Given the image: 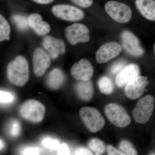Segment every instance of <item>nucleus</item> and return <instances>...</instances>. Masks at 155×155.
Masks as SVG:
<instances>
[{"instance_id":"obj_7","label":"nucleus","mask_w":155,"mask_h":155,"mask_svg":"<svg viewBox=\"0 0 155 155\" xmlns=\"http://www.w3.org/2000/svg\"><path fill=\"white\" fill-rule=\"evenodd\" d=\"M65 33L68 41L73 45L78 43L87 42L90 39L88 28L81 23H74L67 26Z\"/></svg>"},{"instance_id":"obj_16","label":"nucleus","mask_w":155,"mask_h":155,"mask_svg":"<svg viewBox=\"0 0 155 155\" xmlns=\"http://www.w3.org/2000/svg\"><path fill=\"white\" fill-rule=\"evenodd\" d=\"M29 27L39 35L47 34L51 31V26L45 21H43L42 17L37 13L31 14L28 17Z\"/></svg>"},{"instance_id":"obj_6","label":"nucleus","mask_w":155,"mask_h":155,"mask_svg":"<svg viewBox=\"0 0 155 155\" xmlns=\"http://www.w3.org/2000/svg\"><path fill=\"white\" fill-rule=\"evenodd\" d=\"M105 113L109 121L115 126L125 127L130 124V117L125 109L116 104H110L105 108Z\"/></svg>"},{"instance_id":"obj_29","label":"nucleus","mask_w":155,"mask_h":155,"mask_svg":"<svg viewBox=\"0 0 155 155\" xmlns=\"http://www.w3.org/2000/svg\"><path fill=\"white\" fill-rule=\"evenodd\" d=\"M75 5L81 8H89L92 5L94 0H71Z\"/></svg>"},{"instance_id":"obj_35","label":"nucleus","mask_w":155,"mask_h":155,"mask_svg":"<svg viewBox=\"0 0 155 155\" xmlns=\"http://www.w3.org/2000/svg\"><path fill=\"white\" fill-rule=\"evenodd\" d=\"M5 146V143H4V142L2 140H0V148H1V150Z\"/></svg>"},{"instance_id":"obj_8","label":"nucleus","mask_w":155,"mask_h":155,"mask_svg":"<svg viewBox=\"0 0 155 155\" xmlns=\"http://www.w3.org/2000/svg\"><path fill=\"white\" fill-rule=\"evenodd\" d=\"M52 12L55 17L66 21H79L84 16V13L81 9L66 4H59L53 6Z\"/></svg>"},{"instance_id":"obj_5","label":"nucleus","mask_w":155,"mask_h":155,"mask_svg":"<svg viewBox=\"0 0 155 155\" xmlns=\"http://www.w3.org/2000/svg\"><path fill=\"white\" fill-rule=\"evenodd\" d=\"M154 107V98L147 95L139 101L134 109L132 114L134 120L138 123L144 124L150 118Z\"/></svg>"},{"instance_id":"obj_25","label":"nucleus","mask_w":155,"mask_h":155,"mask_svg":"<svg viewBox=\"0 0 155 155\" xmlns=\"http://www.w3.org/2000/svg\"><path fill=\"white\" fill-rule=\"evenodd\" d=\"M15 100V95L8 91L1 90L0 91V102L1 104H8L14 102Z\"/></svg>"},{"instance_id":"obj_34","label":"nucleus","mask_w":155,"mask_h":155,"mask_svg":"<svg viewBox=\"0 0 155 155\" xmlns=\"http://www.w3.org/2000/svg\"><path fill=\"white\" fill-rule=\"evenodd\" d=\"M35 2L40 5H48L54 2V0H32Z\"/></svg>"},{"instance_id":"obj_1","label":"nucleus","mask_w":155,"mask_h":155,"mask_svg":"<svg viewBox=\"0 0 155 155\" xmlns=\"http://www.w3.org/2000/svg\"><path fill=\"white\" fill-rule=\"evenodd\" d=\"M8 78L9 81L16 86L21 87L27 82L29 78V69L27 60L19 56L8 65Z\"/></svg>"},{"instance_id":"obj_27","label":"nucleus","mask_w":155,"mask_h":155,"mask_svg":"<svg viewBox=\"0 0 155 155\" xmlns=\"http://www.w3.org/2000/svg\"><path fill=\"white\" fill-rule=\"evenodd\" d=\"M125 63L123 61H119L112 65L110 69V72L113 75L118 74L125 67Z\"/></svg>"},{"instance_id":"obj_2","label":"nucleus","mask_w":155,"mask_h":155,"mask_svg":"<svg viewBox=\"0 0 155 155\" xmlns=\"http://www.w3.org/2000/svg\"><path fill=\"white\" fill-rule=\"evenodd\" d=\"M104 9L108 15L118 23H127L132 17V11L130 7L118 1H108L105 5Z\"/></svg>"},{"instance_id":"obj_17","label":"nucleus","mask_w":155,"mask_h":155,"mask_svg":"<svg viewBox=\"0 0 155 155\" xmlns=\"http://www.w3.org/2000/svg\"><path fill=\"white\" fill-rule=\"evenodd\" d=\"M139 12L146 19L155 21V0H135Z\"/></svg>"},{"instance_id":"obj_12","label":"nucleus","mask_w":155,"mask_h":155,"mask_svg":"<svg viewBox=\"0 0 155 155\" xmlns=\"http://www.w3.org/2000/svg\"><path fill=\"white\" fill-rule=\"evenodd\" d=\"M93 67L90 62L83 59L75 63L71 69V74L73 78L79 81H89L93 75Z\"/></svg>"},{"instance_id":"obj_31","label":"nucleus","mask_w":155,"mask_h":155,"mask_svg":"<svg viewBox=\"0 0 155 155\" xmlns=\"http://www.w3.org/2000/svg\"><path fill=\"white\" fill-rule=\"evenodd\" d=\"M58 155L70 154V151L68 146L65 143L60 145L58 150Z\"/></svg>"},{"instance_id":"obj_26","label":"nucleus","mask_w":155,"mask_h":155,"mask_svg":"<svg viewBox=\"0 0 155 155\" xmlns=\"http://www.w3.org/2000/svg\"><path fill=\"white\" fill-rule=\"evenodd\" d=\"M41 143L45 147L51 150H58L61 145L57 140L50 137H46L43 139Z\"/></svg>"},{"instance_id":"obj_28","label":"nucleus","mask_w":155,"mask_h":155,"mask_svg":"<svg viewBox=\"0 0 155 155\" xmlns=\"http://www.w3.org/2000/svg\"><path fill=\"white\" fill-rule=\"evenodd\" d=\"M21 126L20 123L17 120H14L11 123L10 129V134L12 137H16L20 134Z\"/></svg>"},{"instance_id":"obj_30","label":"nucleus","mask_w":155,"mask_h":155,"mask_svg":"<svg viewBox=\"0 0 155 155\" xmlns=\"http://www.w3.org/2000/svg\"><path fill=\"white\" fill-rule=\"evenodd\" d=\"M39 153L40 149L37 147H26L22 152L23 155H38Z\"/></svg>"},{"instance_id":"obj_24","label":"nucleus","mask_w":155,"mask_h":155,"mask_svg":"<svg viewBox=\"0 0 155 155\" xmlns=\"http://www.w3.org/2000/svg\"><path fill=\"white\" fill-rule=\"evenodd\" d=\"M119 149L125 155H135L137 154L132 144L127 140H122L119 144Z\"/></svg>"},{"instance_id":"obj_11","label":"nucleus","mask_w":155,"mask_h":155,"mask_svg":"<svg viewBox=\"0 0 155 155\" xmlns=\"http://www.w3.org/2000/svg\"><path fill=\"white\" fill-rule=\"evenodd\" d=\"M32 62L34 72L38 77L42 76L51 66L49 55L41 48H37L35 51Z\"/></svg>"},{"instance_id":"obj_9","label":"nucleus","mask_w":155,"mask_h":155,"mask_svg":"<svg viewBox=\"0 0 155 155\" xmlns=\"http://www.w3.org/2000/svg\"><path fill=\"white\" fill-rule=\"evenodd\" d=\"M121 39L123 48L127 54L134 57H140L144 54V50L139 40L132 32L124 31L121 34Z\"/></svg>"},{"instance_id":"obj_18","label":"nucleus","mask_w":155,"mask_h":155,"mask_svg":"<svg viewBox=\"0 0 155 155\" xmlns=\"http://www.w3.org/2000/svg\"><path fill=\"white\" fill-rule=\"evenodd\" d=\"M75 89L78 97L85 101H90L93 95V86L90 80L78 81L75 85Z\"/></svg>"},{"instance_id":"obj_3","label":"nucleus","mask_w":155,"mask_h":155,"mask_svg":"<svg viewBox=\"0 0 155 155\" xmlns=\"http://www.w3.org/2000/svg\"><path fill=\"white\" fill-rule=\"evenodd\" d=\"M45 112V106L35 100L26 101L19 110V114L22 118L34 123L41 122L44 117Z\"/></svg>"},{"instance_id":"obj_15","label":"nucleus","mask_w":155,"mask_h":155,"mask_svg":"<svg viewBox=\"0 0 155 155\" xmlns=\"http://www.w3.org/2000/svg\"><path fill=\"white\" fill-rule=\"evenodd\" d=\"M139 75L140 69L138 65L133 64H129L125 66L116 75V85L120 87L125 86Z\"/></svg>"},{"instance_id":"obj_32","label":"nucleus","mask_w":155,"mask_h":155,"mask_svg":"<svg viewBox=\"0 0 155 155\" xmlns=\"http://www.w3.org/2000/svg\"><path fill=\"white\" fill-rule=\"evenodd\" d=\"M107 151L109 155H125L120 150L116 149L114 147L111 145H108L107 147Z\"/></svg>"},{"instance_id":"obj_23","label":"nucleus","mask_w":155,"mask_h":155,"mask_svg":"<svg viewBox=\"0 0 155 155\" xmlns=\"http://www.w3.org/2000/svg\"><path fill=\"white\" fill-rule=\"evenodd\" d=\"M12 20L19 30L24 31L28 29L29 26L28 18L24 15L14 14L12 17Z\"/></svg>"},{"instance_id":"obj_14","label":"nucleus","mask_w":155,"mask_h":155,"mask_svg":"<svg viewBox=\"0 0 155 155\" xmlns=\"http://www.w3.org/2000/svg\"><path fill=\"white\" fill-rule=\"evenodd\" d=\"M43 47L49 53L51 58L55 59L66 51L65 43L62 40L51 36L45 37L42 41Z\"/></svg>"},{"instance_id":"obj_21","label":"nucleus","mask_w":155,"mask_h":155,"mask_svg":"<svg viewBox=\"0 0 155 155\" xmlns=\"http://www.w3.org/2000/svg\"><path fill=\"white\" fill-rule=\"evenodd\" d=\"M11 27L8 21L2 15L0 16V41H1L10 40Z\"/></svg>"},{"instance_id":"obj_22","label":"nucleus","mask_w":155,"mask_h":155,"mask_svg":"<svg viewBox=\"0 0 155 155\" xmlns=\"http://www.w3.org/2000/svg\"><path fill=\"white\" fill-rule=\"evenodd\" d=\"M88 146L96 155L104 153L106 150V147L104 143L98 139H92L89 142Z\"/></svg>"},{"instance_id":"obj_36","label":"nucleus","mask_w":155,"mask_h":155,"mask_svg":"<svg viewBox=\"0 0 155 155\" xmlns=\"http://www.w3.org/2000/svg\"><path fill=\"white\" fill-rule=\"evenodd\" d=\"M154 52H155V45H154Z\"/></svg>"},{"instance_id":"obj_10","label":"nucleus","mask_w":155,"mask_h":155,"mask_svg":"<svg viewBox=\"0 0 155 155\" xmlns=\"http://www.w3.org/2000/svg\"><path fill=\"white\" fill-rule=\"evenodd\" d=\"M122 51V46L117 43L111 42L105 44L97 51L96 54L97 62L100 64L107 63L117 57Z\"/></svg>"},{"instance_id":"obj_20","label":"nucleus","mask_w":155,"mask_h":155,"mask_svg":"<svg viewBox=\"0 0 155 155\" xmlns=\"http://www.w3.org/2000/svg\"><path fill=\"white\" fill-rule=\"evenodd\" d=\"M98 85L100 91L103 94H110L114 91V86L110 78L107 76H103L99 80Z\"/></svg>"},{"instance_id":"obj_13","label":"nucleus","mask_w":155,"mask_h":155,"mask_svg":"<svg viewBox=\"0 0 155 155\" xmlns=\"http://www.w3.org/2000/svg\"><path fill=\"white\" fill-rule=\"evenodd\" d=\"M148 83L147 77L139 75L125 86L126 96L131 100L138 98L143 94L145 88Z\"/></svg>"},{"instance_id":"obj_19","label":"nucleus","mask_w":155,"mask_h":155,"mask_svg":"<svg viewBox=\"0 0 155 155\" xmlns=\"http://www.w3.org/2000/svg\"><path fill=\"white\" fill-rule=\"evenodd\" d=\"M65 76L62 70L58 68L53 69L47 78V84L50 88L58 89L64 83Z\"/></svg>"},{"instance_id":"obj_4","label":"nucleus","mask_w":155,"mask_h":155,"mask_svg":"<svg viewBox=\"0 0 155 155\" xmlns=\"http://www.w3.org/2000/svg\"><path fill=\"white\" fill-rule=\"evenodd\" d=\"M80 115L81 120L91 132L96 133L104 126V119L95 108L90 107L82 108L80 110Z\"/></svg>"},{"instance_id":"obj_33","label":"nucleus","mask_w":155,"mask_h":155,"mask_svg":"<svg viewBox=\"0 0 155 155\" xmlns=\"http://www.w3.org/2000/svg\"><path fill=\"white\" fill-rule=\"evenodd\" d=\"M74 154L75 155H93L92 153L88 149L82 147L77 149L74 151Z\"/></svg>"}]
</instances>
